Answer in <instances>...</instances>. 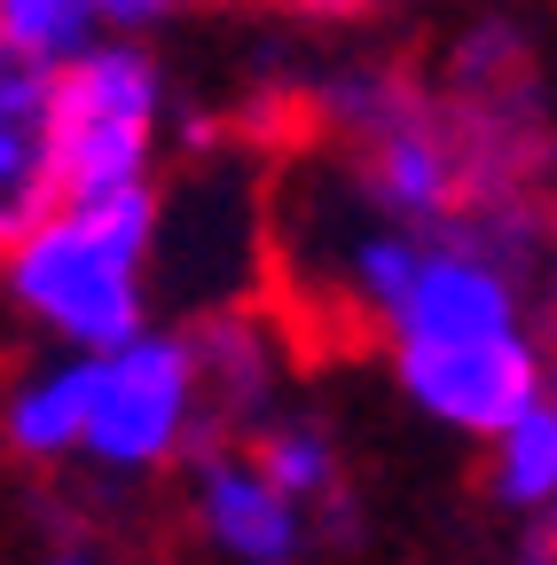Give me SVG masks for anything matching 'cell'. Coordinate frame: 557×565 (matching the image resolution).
Returning a JSON list of instances; mask_svg holds the SVG:
<instances>
[{
  "label": "cell",
  "instance_id": "obj_1",
  "mask_svg": "<svg viewBox=\"0 0 557 565\" xmlns=\"http://www.w3.org/2000/svg\"><path fill=\"white\" fill-rule=\"evenodd\" d=\"M314 134L338 141V173L345 196L377 221L400 228H456L471 204V173H463V118L456 95L425 71L400 63H345L307 95Z\"/></svg>",
  "mask_w": 557,
  "mask_h": 565
},
{
  "label": "cell",
  "instance_id": "obj_2",
  "mask_svg": "<svg viewBox=\"0 0 557 565\" xmlns=\"http://www.w3.org/2000/svg\"><path fill=\"white\" fill-rule=\"evenodd\" d=\"M165 236V189H110V196H63L40 228L0 252L9 299L63 345L103 353L133 330H150V259Z\"/></svg>",
  "mask_w": 557,
  "mask_h": 565
},
{
  "label": "cell",
  "instance_id": "obj_3",
  "mask_svg": "<svg viewBox=\"0 0 557 565\" xmlns=\"http://www.w3.org/2000/svg\"><path fill=\"white\" fill-rule=\"evenodd\" d=\"M196 440H213L204 424V385L189 330H133L103 353H87V424H79V463L103 479H142L165 463H189Z\"/></svg>",
  "mask_w": 557,
  "mask_h": 565
},
{
  "label": "cell",
  "instance_id": "obj_4",
  "mask_svg": "<svg viewBox=\"0 0 557 565\" xmlns=\"http://www.w3.org/2000/svg\"><path fill=\"white\" fill-rule=\"evenodd\" d=\"M165 71L142 32H103L63 63V196H110L158 181L165 150Z\"/></svg>",
  "mask_w": 557,
  "mask_h": 565
},
{
  "label": "cell",
  "instance_id": "obj_5",
  "mask_svg": "<svg viewBox=\"0 0 557 565\" xmlns=\"http://www.w3.org/2000/svg\"><path fill=\"white\" fill-rule=\"evenodd\" d=\"M393 385L416 416L448 424L463 440H495L503 424L549 385V353L534 330H486V338H385Z\"/></svg>",
  "mask_w": 557,
  "mask_h": 565
},
{
  "label": "cell",
  "instance_id": "obj_6",
  "mask_svg": "<svg viewBox=\"0 0 557 565\" xmlns=\"http://www.w3.org/2000/svg\"><path fill=\"white\" fill-rule=\"evenodd\" d=\"M385 338H486V330H534L526 322V282L456 228L425 236L393 315L377 322Z\"/></svg>",
  "mask_w": 557,
  "mask_h": 565
},
{
  "label": "cell",
  "instance_id": "obj_7",
  "mask_svg": "<svg viewBox=\"0 0 557 565\" xmlns=\"http://www.w3.org/2000/svg\"><path fill=\"white\" fill-rule=\"evenodd\" d=\"M189 511H196V534L213 542L228 565H299L314 550L307 511L251 463L244 440H196V456H189Z\"/></svg>",
  "mask_w": 557,
  "mask_h": 565
},
{
  "label": "cell",
  "instance_id": "obj_8",
  "mask_svg": "<svg viewBox=\"0 0 557 565\" xmlns=\"http://www.w3.org/2000/svg\"><path fill=\"white\" fill-rule=\"evenodd\" d=\"M63 204V63L0 40V252Z\"/></svg>",
  "mask_w": 557,
  "mask_h": 565
},
{
  "label": "cell",
  "instance_id": "obj_9",
  "mask_svg": "<svg viewBox=\"0 0 557 565\" xmlns=\"http://www.w3.org/2000/svg\"><path fill=\"white\" fill-rule=\"evenodd\" d=\"M189 353H196V385H204V424L213 440H244L275 401V330L244 307H221L189 322Z\"/></svg>",
  "mask_w": 557,
  "mask_h": 565
},
{
  "label": "cell",
  "instance_id": "obj_10",
  "mask_svg": "<svg viewBox=\"0 0 557 565\" xmlns=\"http://www.w3.org/2000/svg\"><path fill=\"white\" fill-rule=\"evenodd\" d=\"M244 448H251V463L307 511L314 550H322V542L345 550V542L362 534V519H354V487H345V463H338V440L322 433L314 416H259L251 433H244Z\"/></svg>",
  "mask_w": 557,
  "mask_h": 565
},
{
  "label": "cell",
  "instance_id": "obj_11",
  "mask_svg": "<svg viewBox=\"0 0 557 565\" xmlns=\"http://www.w3.org/2000/svg\"><path fill=\"white\" fill-rule=\"evenodd\" d=\"M79 424H87V353H55L0 401V448L32 471H63L79 463Z\"/></svg>",
  "mask_w": 557,
  "mask_h": 565
},
{
  "label": "cell",
  "instance_id": "obj_12",
  "mask_svg": "<svg viewBox=\"0 0 557 565\" xmlns=\"http://www.w3.org/2000/svg\"><path fill=\"white\" fill-rule=\"evenodd\" d=\"M486 448H495L486 487H495L503 511H518V519L557 511V370H549V385H542Z\"/></svg>",
  "mask_w": 557,
  "mask_h": 565
},
{
  "label": "cell",
  "instance_id": "obj_13",
  "mask_svg": "<svg viewBox=\"0 0 557 565\" xmlns=\"http://www.w3.org/2000/svg\"><path fill=\"white\" fill-rule=\"evenodd\" d=\"M440 87L448 95H518V87H542V63H534L526 24H511V17L463 24L448 40V55H440Z\"/></svg>",
  "mask_w": 557,
  "mask_h": 565
},
{
  "label": "cell",
  "instance_id": "obj_14",
  "mask_svg": "<svg viewBox=\"0 0 557 565\" xmlns=\"http://www.w3.org/2000/svg\"><path fill=\"white\" fill-rule=\"evenodd\" d=\"M103 32H110L103 24V0H0V40L40 55V63H72Z\"/></svg>",
  "mask_w": 557,
  "mask_h": 565
},
{
  "label": "cell",
  "instance_id": "obj_15",
  "mask_svg": "<svg viewBox=\"0 0 557 565\" xmlns=\"http://www.w3.org/2000/svg\"><path fill=\"white\" fill-rule=\"evenodd\" d=\"M181 9H221V0H103V24L110 32H150V24H165Z\"/></svg>",
  "mask_w": 557,
  "mask_h": 565
},
{
  "label": "cell",
  "instance_id": "obj_16",
  "mask_svg": "<svg viewBox=\"0 0 557 565\" xmlns=\"http://www.w3.org/2000/svg\"><path fill=\"white\" fill-rule=\"evenodd\" d=\"M267 9L314 17V24H345V17H377V9H393V0H267Z\"/></svg>",
  "mask_w": 557,
  "mask_h": 565
},
{
  "label": "cell",
  "instance_id": "obj_17",
  "mask_svg": "<svg viewBox=\"0 0 557 565\" xmlns=\"http://www.w3.org/2000/svg\"><path fill=\"white\" fill-rule=\"evenodd\" d=\"M511 565H557V526H549V511H542V519H526V534H518Z\"/></svg>",
  "mask_w": 557,
  "mask_h": 565
},
{
  "label": "cell",
  "instance_id": "obj_18",
  "mask_svg": "<svg viewBox=\"0 0 557 565\" xmlns=\"http://www.w3.org/2000/svg\"><path fill=\"white\" fill-rule=\"evenodd\" d=\"M40 565H103V550H95V542H87V534H55V542H47V557H40Z\"/></svg>",
  "mask_w": 557,
  "mask_h": 565
},
{
  "label": "cell",
  "instance_id": "obj_19",
  "mask_svg": "<svg viewBox=\"0 0 557 565\" xmlns=\"http://www.w3.org/2000/svg\"><path fill=\"white\" fill-rule=\"evenodd\" d=\"M549 526H557V511H549Z\"/></svg>",
  "mask_w": 557,
  "mask_h": 565
}]
</instances>
